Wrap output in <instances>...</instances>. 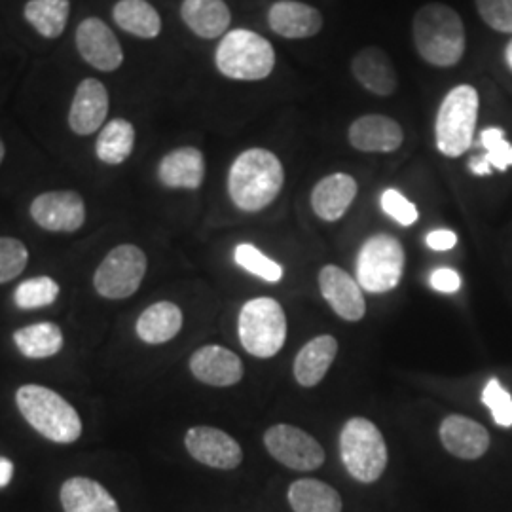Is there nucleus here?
Returning <instances> with one entry per match:
<instances>
[{"instance_id": "1", "label": "nucleus", "mask_w": 512, "mask_h": 512, "mask_svg": "<svg viewBox=\"0 0 512 512\" xmlns=\"http://www.w3.org/2000/svg\"><path fill=\"white\" fill-rule=\"evenodd\" d=\"M285 171L274 152L251 148L239 154L228 175V192L241 211L256 213L279 196Z\"/></svg>"}, {"instance_id": "2", "label": "nucleus", "mask_w": 512, "mask_h": 512, "mask_svg": "<svg viewBox=\"0 0 512 512\" xmlns=\"http://www.w3.org/2000/svg\"><path fill=\"white\" fill-rule=\"evenodd\" d=\"M418 54L435 67H454L465 54V27L458 12L431 2L418 10L412 23Z\"/></svg>"}, {"instance_id": "3", "label": "nucleus", "mask_w": 512, "mask_h": 512, "mask_svg": "<svg viewBox=\"0 0 512 512\" xmlns=\"http://www.w3.org/2000/svg\"><path fill=\"white\" fill-rule=\"evenodd\" d=\"M16 403L25 421L44 439L71 444L82 435V421L74 406L44 385L19 387Z\"/></svg>"}, {"instance_id": "4", "label": "nucleus", "mask_w": 512, "mask_h": 512, "mask_svg": "<svg viewBox=\"0 0 512 512\" xmlns=\"http://www.w3.org/2000/svg\"><path fill=\"white\" fill-rule=\"evenodd\" d=\"M344 467L357 482L372 484L384 475L387 446L380 429L366 418H351L340 435Z\"/></svg>"}, {"instance_id": "5", "label": "nucleus", "mask_w": 512, "mask_h": 512, "mask_svg": "<svg viewBox=\"0 0 512 512\" xmlns=\"http://www.w3.org/2000/svg\"><path fill=\"white\" fill-rule=\"evenodd\" d=\"M238 329L245 351L260 359H270L285 346L287 317L274 298H255L241 308Z\"/></svg>"}, {"instance_id": "6", "label": "nucleus", "mask_w": 512, "mask_h": 512, "mask_svg": "<svg viewBox=\"0 0 512 512\" xmlns=\"http://www.w3.org/2000/svg\"><path fill=\"white\" fill-rule=\"evenodd\" d=\"M272 44L247 29L230 31L217 50L220 73L234 80H264L274 71Z\"/></svg>"}, {"instance_id": "7", "label": "nucleus", "mask_w": 512, "mask_h": 512, "mask_svg": "<svg viewBox=\"0 0 512 512\" xmlns=\"http://www.w3.org/2000/svg\"><path fill=\"white\" fill-rule=\"evenodd\" d=\"M478 93L473 86H458L448 93L437 114V147L448 158H458L473 145Z\"/></svg>"}, {"instance_id": "8", "label": "nucleus", "mask_w": 512, "mask_h": 512, "mask_svg": "<svg viewBox=\"0 0 512 512\" xmlns=\"http://www.w3.org/2000/svg\"><path fill=\"white\" fill-rule=\"evenodd\" d=\"M404 260L399 239L387 234L372 236L357 256V283L366 293H389L403 279Z\"/></svg>"}, {"instance_id": "9", "label": "nucleus", "mask_w": 512, "mask_h": 512, "mask_svg": "<svg viewBox=\"0 0 512 512\" xmlns=\"http://www.w3.org/2000/svg\"><path fill=\"white\" fill-rule=\"evenodd\" d=\"M147 274V255L137 245H118L105 256L93 275L95 291L110 298L122 300L139 291Z\"/></svg>"}, {"instance_id": "10", "label": "nucleus", "mask_w": 512, "mask_h": 512, "mask_svg": "<svg viewBox=\"0 0 512 512\" xmlns=\"http://www.w3.org/2000/svg\"><path fill=\"white\" fill-rule=\"evenodd\" d=\"M270 456L293 471H315L325 463V450L310 433L294 425H274L264 433Z\"/></svg>"}, {"instance_id": "11", "label": "nucleus", "mask_w": 512, "mask_h": 512, "mask_svg": "<svg viewBox=\"0 0 512 512\" xmlns=\"http://www.w3.org/2000/svg\"><path fill=\"white\" fill-rule=\"evenodd\" d=\"M184 444L192 458L213 469L230 471L243 461V450L238 442L217 427H192L184 437Z\"/></svg>"}, {"instance_id": "12", "label": "nucleus", "mask_w": 512, "mask_h": 512, "mask_svg": "<svg viewBox=\"0 0 512 512\" xmlns=\"http://www.w3.org/2000/svg\"><path fill=\"white\" fill-rule=\"evenodd\" d=\"M31 217L48 232H76L86 220V205L76 192H46L31 203Z\"/></svg>"}, {"instance_id": "13", "label": "nucleus", "mask_w": 512, "mask_h": 512, "mask_svg": "<svg viewBox=\"0 0 512 512\" xmlns=\"http://www.w3.org/2000/svg\"><path fill=\"white\" fill-rule=\"evenodd\" d=\"M76 48L86 63L103 73H112L124 63V52L118 38L99 18L84 19L78 25Z\"/></svg>"}, {"instance_id": "14", "label": "nucleus", "mask_w": 512, "mask_h": 512, "mask_svg": "<svg viewBox=\"0 0 512 512\" xmlns=\"http://www.w3.org/2000/svg\"><path fill=\"white\" fill-rule=\"evenodd\" d=\"M319 287L330 308L346 321H361L365 317V296L361 285L342 268L325 266L319 272Z\"/></svg>"}, {"instance_id": "15", "label": "nucleus", "mask_w": 512, "mask_h": 512, "mask_svg": "<svg viewBox=\"0 0 512 512\" xmlns=\"http://www.w3.org/2000/svg\"><path fill=\"white\" fill-rule=\"evenodd\" d=\"M109 114V92L95 80L86 78L80 82L74 93L73 105L69 110V126L76 135H92L103 128Z\"/></svg>"}, {"instance_id": "16", "label": "nucleus", "mask_w": 512, "mask_h": 512, "mask_svg": "<svg viewBox=\"0 0 512 512\" xmlns=\"http://www.w3.org/2000/svg\"><path fill=\"white\" fill-rule=\"evenodd\" d=\"M190 370L202 384L230 387L243 378V363L230 349L203 346L190 357Z\"/></svg>"}, {"instance_id": "17", "label": "nucleus", "mask_w": 512, "mask_h": 512, "mask_svg": "<svg viewBox=\"0 0 512 512\" xmlns=\"http://www.w3.org/2000/svg\"><path fill=\"white\" fill-rule=\"evenodd\" d=\"M403 141V128L382 114L361 116L349 128V143L361 152H395Z\"/></svg>"}, {"instance_id": "18", "label": "nucleus", "mask_w": 512, "mask_h": 512, "mask_svg": "<svg viewBox=\"0 0 512 512\" xmlns=\"http://www.w3.org/2000/svg\"><path fill=\"white\" fill-rule=\"evenodd\" d=\"M440 440L444 448L459 459L482 458L490 448L486 427L465 416H448L440 425Z\"/></svg>"}, {"instance_id": "19", "label": "nucleus", "mask_w": 512, "mask_h": 512, "mask_svg": "<svg viewBox=\"0 0 512 512\" xmlns=\"http://www.w3.org/2000/svg\"><path fill=\"white\" fill-rule=\"evenodd\" d=\"M355 196V179L346 173H334L315 184L311 192V207L319 219L334 222L346 215Z\"/></svg>"}, {"instance_id": "20", "label": "nucleus", "mask_w": 512, "mask_h": 512, "mask_svg": "<svg viewBox=\"0 0 512 512\" xmlns=\"http://www.w3.org/2000/svg\"><path fill=\"white\" fill-rule=\"evenodd\" d=\"M353 76L357 82L374 95L387 97L397 90V73L384 50L370 46L355 55L351 63Z\"/></svg>"}, {"instance_id": "21", "label": "nucleus", "mask_w": 512, "mask_h": 512, "mask_svg": "<svg viewBox=\"0 0 512 512\" xmlns=\"http://www.w3.org/2000/svg\"><path fill=\"white\" fill-rule=\"evenodd\" d=\"M270 27L285 38H310L323 27V16L310 4L281 0L270 8Z\"/></svg>"}, {"instance_id": "22", "label": "nucleus", "mask_w": 512, "mask_h": 512, "mask_svg": "<svg viewBox=\"0 0 512 512\" xmlns=\"http://www.w3.org/2000/svg\"><path fill=\"white\" fill-rule=\"evenodd\" d=\"M338 355V342L334 336L323 334L313 338L298 351L294 359V378L302 387L319 384Z\"/></svg>"}, {"instance_id": "23", "label": "nucleus", "mask_w": 512, "mask_h": 512, "mask_svg": "<svg viewBox=\"0 0 512 512\" xmlns=\"http://www.w3.org/2000/svg\"><path fill=\"white\" fill-rule=\"evenodd\" d=\"M158 177L167 188H200L205 177V160L198 148L184 147L169 152L158 167Z\"/></svg>"}, {"instance_id": "24", "label": "nucleus", "mask_w": 512, "mask_h": 512, "mask_svg": "<svg viewBox=\"0 0 512 512\" xmlns=\"http://www.w3.org/2000/svg\"><path fill=\"white\" fill-rule=\"evenodd\" d=\"M59 497L65 512H120L109 490L86 476L69 478Z\"/></svg>"}, {"instance_id": "25", "label": "nucleus", "mask_w": 512, "mask_h": 512, "mask_svg": "<svg viewBox=\"0 0 512 512\" xmlns=\"http://www.w3.org/2000/svg\"><path fill=\"white\" fill-rule=\"evenodd\" d=\"M184 23L202 38H219L230 27L232 14L224 0H184L181 6Z\"/></svg>"}, {"instance_id": "26", "label": "nucleus", "mask_w": 512, "mask_h": 512, "mask_svg": "<svg viewBox=\"0 0 512 512\" xmlns=\"http://www.w3.org/2000/svg\"><path fill=\"white\" fill-rule=\"evenodd\" d=\"M183 329V311L173 302H158L141 313L137 336L147 344H165Z\"/></svg>"}, {"instance_id": "27", "label": "nucleus", "mask_w": 512, "mask_h": 512, "mask_svg": "<svg viewBox=\"0 0 512 512\" xmlns=\"http://www.w3.org/2000/svg\"><path fill=\"white\" fill-rule=\"evenodd\" d=\"M289 503L294 512H342V497L321 480L300 478L289 488Z\"/></svg>"}, {"instance_id": "28", "label": "nucleus", "mask_w": 512, "mask_h": 512, "mask_svg": "<svg viewBox=\"0 0 512 512\" xmlns=\"http://www.w3.org/2000/svg\"><path fill=\"white\" fill-rule=\"evenodd\" d=\"M112 16L120 29L135 37L156 38L162 31L160 14L147 0H120Z\"/></svg>"}, {"instance_id": "29", "label": "nucleus", "mask_w": 512, "mask_h": 512, "mask_svg": "<svg viewBox=\"0 0 512 512\" xmlns=\"http://www.w3.org/2000/svg\"><path fill=\"white\" fill-rule=\"evenodd\" d=\"M135 147V129L128 120H112L101 129L95 152L101 162L109 165L124 164Z\"/></svg>"}, {"instance_id": "30", "label": "nucleus", "mask_w": 512, "mask_h": 512, "mask_svg": "<svg viewBox=\"0 0 512 512\" xmlns=\"http://www.w3.org/2000/svg\"><path fill=\"white\" fill-rule=\"evenodd\" d=\"M14 344L29 359H46L63 348V332L55 323H37L16 330Z\"/></svg>"}, {"instance_id": "31", "label": "nucleus", "mask_w": 512, "mask_h": 512, "mask_svg": "<svg viewBox=\"0 0 512 512\" xmlns=\"http://www.w3.org/2000/svg\"><path fill=\"white\" fill-rule=\"evenodd\" d=\"M69 12V0H29L25 4V19L46 38L63 35L69 21Z\"/></svg>"}, {"instance_id": "32", "label": "nucleus", "mask_w": 512, "mask_h": 512, "mask_svg": "<svg viewBox=\"0 0 512 512\" xmlns=\"http://www.w3.org/2000/svg\"><path fill=\"white\" fill-rule=\"evenodd\" d=\"M59 296V285L52 277L40 275L27 279L19 285L14 293V302L21 310H37L52 306Z\"/></svg>"}, {"instance_id": "33", "label": "nucleus", "mask_w": 512, "mask_h": 512, "mask_svg": "<svg viewBox=\"0 0 512 512\" xmlns=\"http://www.w3.org/2000/svg\"><path fill=\"white\" fill-rule=\"evenodd\" d=\"M234 258L243 270H247L249 274L256 275L268 283H279L283 277V268L272 258L260 253L251 243L238 245Z\"/></svg>"}, {"instance_id": "34", "label": "nucleus", "mask_w": 512, "mask_h": 512, "mask_svg": "<svg viewBox=\"0 0 512 512\" xmlns=\"http://www.w3.org/2000/svg\"><path fill=\"white\" fill-rule=\"evenodd\" d=\"M29 262L27 247L14 238H0V285L18 277Z\"/></svg>"}, {"instance_id": "35", "label": "nucleus", "mask_w": 512, "mask_h": 512, "mask_svg": "<svg viewBox=\"0 0 512 512\" xmlns=\"http://www.w3.org/2000/svg\"><path fill=\"white\" fill-rule=\"evenodd\" d=\"M482 147L486 148L484 158L492 167L505 171L512 165V145L505 139V131L499 128H488L482 131L480 137Z\"/></svg>"}, {"instance_id": "36", "label": "nucleus", "mask_w": 512, "mask_h": 512, "mask_svg": "<svg viewBox=\"0 0 512 512\" xmlns=\"http://www.w3.org/2000/svg\"><path fill=\"white\" fill-rule=\"evenodd\" d=\"M482 403L492 410L494 421L499 427H512L511 393L497 380H490L484 387Z\"/></svg>"}, {"instance_id": "37", "label": "nucleus", "mask_w": 512, "mask_h": 512, "mask_svg": "<svg viewBox=\"0 0 512 512\" xmlns=\"http://www.w3.org/2000/svg\"><path fill=\"white\" fill-rule=\"evenodd\" d=\"M480 18L499 33H512V0H475Z\"/></svg>"}, {"instance_id": "38", "label": "nucleus", "mask_w": 512, "mask_h": 512, "mask_svg": "<svg viewBox=\"0 0 512 512\" xmlns=\"http://www.w3.org/2000/svg\"><path fill=\"white\" fill-rule=\"evenodd\" d=\"M382 209H384L385 215H389L401 226H412L416 220L420 219L418 207L414 203L408 202L403 194L395 188H389L382 194Z\"/></svg>"}, {"instance_id": "39", "label": "nucleus", "mask_w": 512, "mask_h": 512, "mask_svg": "<svg viewBox=\"0 0 512 512\" xmlns=\"http://www.w3.org/2000/svg\"><path fill=\"white\" fill-rule=\"evenodd\" d=\"M431 287L439 293H456L461 287V277H459L456 270H450V268H439L431 274L429 279Z\"/></svg>"}, {"instance_id": "40", "label": "nucleus", "mask_w": 512, "mask_h": 512, "mask_svg": "<svg viewBox=\"0 0 512 512\" xmlns=\"http://www.w3.org/2000/svg\"><path fill=\"white\" fill-rule=\"evenodd\" d=\"M456 243H458V236L452 230H433L427 236V245L433 251H450L456 247Z\"/></svg>"}, {"instance_id": "41", "label": "nucleus", "mask_w": 512, "mask_h": 512, "mask_svg": "<svg viewBox=\"0 0 512 512\" xmlns=\"http://www.w3.org/2000/svg\"><path fill=\"white\" fill-rule=\"evenodd\" d=\"M14 476V463L10 459L0 458V488L8 486Z\"/></svg>"}, {"instance_id": "42", "label": "nucleus", "mask_w": 512, "mask_h": 512, "mask_svg": "<svg viewBox=\"0 0 512 512\" xmlns=\"http://www.w3.org/2000/svg\"><path fill=\"white\" fill-rule=\"evenodd\" d=\"M471 171L478 175V177H484V175H490L492 173V165L490 162L484 158V156H480V158H475V160H471Z\"/></svg>"}, {"instance_id": "43", "label": "nucleus", "mask_w": 512, "mask_h": 512, "mask_svg": "<svg viewBox=\"0 0 512 512\" xmlns=\"http://www.w3.org/2000/svg\"><path fill=\"white\" fill-rule=\"evenodd\" d=\"M505 59H507V65L511 67L512 71V40L509 42V46H507V50H505Z\"/></svg>"}, {"instance_id": "44", "label": "nucleus", "mask_w": 512, "mask_h": 512, "mask_svg": "<svg viewBox=\"0 0 512 512\" xmlns=\"http://www.w3.org/2000/svg\"><path fill=\"white\" fill-rule=\"evenodd\" d=\"M4 152H6V150H4V143L0 141V164H2V160H4Z\"/></svg>"}]
</instances>
